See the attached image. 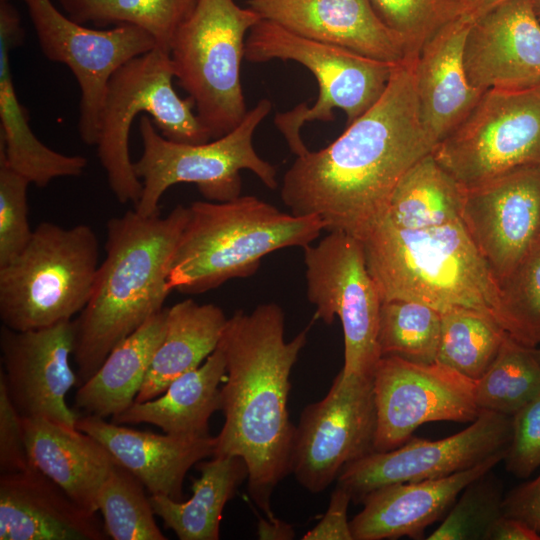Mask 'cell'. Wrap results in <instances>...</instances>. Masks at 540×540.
I'll return each instance as SVG.
<instances>
[{
    "mask_svg": "<svg viewBox=\"0 0 540 540\" xmlns=\"http://www.w3.org/2000/svg\"><path fill=\"white\" fill-rule=\"evenodd\" d=\"M415 59L395 66L380 98L337 139L296 156L280 192L292 214L359 240L385 216L401 178L436 146L419 115Z\"/></svg>",
    "mask_w": 540,
    "mask_h": 540,
    "instance_id": "1",
    "label": "cell"
},
{
    "mask_svg": "<svg viewBox=\"0 0 540 540\" xmlns=\"http://www.w3.org/2000/svg\"><path fill=\"white\" fill-rule=\"evenodd\" d=\"M307 332L286 341L282 308L263 303L228 318L218 344L226 360L220 389L225 420L213 456L245 461L250 497L267 517L273 516V490L290 473L295 431L287 407L290 374Z\"/></svg>",
    "mask_w": 540,
    "mask_h": 540,
    "instance_id": "2",
    "label": "cell"
},
{
    "mask_svg": "<svg viewBox=\"0 0 540 540\" xmlns=\"http://www.w3.org/2000/svg\"><path fill=\"white\" fill-rule=\"evenodd\" d=\"M188 218V207L177 205L165 217L129 210L107 222L105 258L88 303L73 320L77 387L120 342L165 308L168 276Z\"/></svg>",
    "mask_w": 540,
    "mask_h": 540,
    "instance_id": "3",
    "label": "cell"
},
{
    "mask_svg": "<svg viewBox=\"0 0 540 540\" xmlns=\"http://www.w3.org/2000/svg\"><path fill=\"white\" fill-rule=\"evenodd\" d=\"M360 241L382 302L411 300L440 312L471 308L499 325L498 282L461 220L407 230L384 216Z\"/></svg>",
    "mask_w": 540,
    "mask_h": 540,
    "instance_id": "4",
    "label": "cell"
},
{
    "mask_svg": "<svg viewBox=\"0 0 540 540\" xmlns=\"http://www.w3.org/2000/svg\"><path fill=\"white\" fill-rule=\"evenodd\" d=\"M188 209L167 280L170 291L186 294L247 278L266 255L288 247L304 248L325 230L319 216L285 213L255 196L195 201Z\"/></svg>",
    "mask_w": 540,
    "mask_h": 540,
    "instance_id": "5",
    "label": "cell"
},
{
    "mask_svg": "<svg viewBox=\"0 0 540 540\" xmlns=\"http://www.w3.org/2000/svg\"><path fill=\"white\" fill-rule=\"evenodd\" d=\"M98 240L86 224L41 222L26 247L0 267V319L17 331L72 320L90 298Z\"/></svg>",
    "mask_w": 540,
    "mask_h": 540,
    "instance_id": "6",
    "label": "cell"
},
{
    "mask_svg": "<svg viewBox=\"0 0 540 540\" xmlns=\"http://www.w3.org/2000/svg\"><path fill=\"white\" fill-rule=\"evenodd\" d=\"M175 78L170 54L160 48L137 56L111 76L101 108L97 155L109 187L122 204L134 206L142 194L129 154V133L140 113L147 114L167 139L190 144L208 142L191 97L181 98L173 88Z\"/></svg>",
    "mask_w": 540,
    "mask_h": 540,
    "instance_id": "7",
    "label": "cell"
},
{
    "mask_svg": "<svg viewBox=\"0 0 540 540\" xmlns=\"http://www.w3.org/2000/svg\"><path fill=\"white\" fill-rule=\"evenodd\" d=\"M271 107L270 100H259L232 131L199 144L165 138L152 119L143 114L139 122L143 152L133 163L143 189L134 210L143 216L159 214L162 195L178 183L196 185L208 201L233 200L241 194L240 171L245 169L253 172L265 186L275 189L278 186L275 167L262 159L253 146L255 130Z\"/></svg>",
    "mask_w": 540,
    "mask_h": 540,
    "instance_id": "8",
    "label": "cell"
},
{
    "mask_svg": "<svg viewBox=\"0 0 540 540\" xmlns=\"http://www.w3.org/2000/svg\"><path fill=\"white\" fill-rule=\"evenodd\" d=\"M260 20L255 10L234 0H198L172 41L175 78L212 140L237 127L248 111L240 66L246 34Z\"/></svg>",
    "mask_w": 540,
    "mask_h": 540,
    "instance_id": "9",
    "label": "cell"
},
{
    "mask_svg": "<svg viewBox=\"0 0 540 540\" xmlns=\"http://www.w3.org/2000/svg\"><path fill=\"white\" fill-rule=\"evenodd\" d=\"M244 58L253 63L295 61L317 79L319 94L312 107L302 103L275 117L276 126L296 156L308 151L300 135L305 122L331 121L333 110L340 109L349 125L380 98L397 65L304 37L263 18L246 37Z\"/></svg>",
    "mask_w": 540,
    "mask_h": 540,
    "instance_id": "10",
    "label": "cell"
},
{
    "mask_svg": "<svg viewBox=\"0 0 540 540\" xmlns=\"http://www.w3.org/2000/svg\"><path fill=\"white\" fill-rule=\"evenodd\" d=\"M432 154L463 189L520 167L540 165V84L524 90L484 91Z\"/></svg>",
    "mask_w": 540,
    "mask_h": 540,
    "instance_id": "11",
    "label": "cell"
},
{
    "mask_svg": "<svg viewBox=\"0 0 540 540\" xmlns=\"http://www.w3.org/2000/svg\"><path fill=\"white\" fill-rule=\"evenodd\" d=\"M307 298L315 318L338 317L344 335V377L371 378L381 358L378 329L381 297L365 262L362 243L343 231H329L305 246Z\"/></svg>",
    "mask_w": 540,
    "mask_h": 540,
    "instance_id": "12",
    "label": "cell"
},
{
    "mask_svg": "<svg viewBox=\"0 0 540 540\" xmlns=\"http://www.w3.org/2000/svg\"><path fill=\"white\" fill-rule=\"evenodd\" d=\"M375 432L373 377L339 372L326 396L300 415L290 472L306 490L322 492L347 464L374 452Z\"/></svg>",
    "mask_w": 540,
    "mask_h": 540,
    "instance_id": "13",
    "label": "cell"
},
{
    "mask_svg": "<svg viewBox=\"0 0 540 540\" xmlns=\"http://www.w3.org/2000/svg\"><path fill=\"white\" fill-rule=\"evenodd\" d=\"M44 56L65 64L78 82V130L87 145H96L98 123L107 84L129 60L157 47L145 30L129 25L91 29L66 17L51 0H23Z\"/></svg>",
    "mask_w": 540,
    "mask_h": 540,
    "instance_id": "14",
    "label": "cell"
},
{
    "mask_svg": "<svg viewBox=\"0 0 540 540\" xmlns=\"http://www.w3.org/2000/svg\"><path fill=\"white\" fill-rule=\"evenodd\" d=\"M474 388L475 381L437 361L418 364L381 357L373 373L374 451L401 446L429 422H473L480 413Z\"/></svg>",
    "mask_w": 540,
    "mask_h": 540,
    "instance_id": "15",
    "label": "cell"
},
{
    "mask_svg": "<svg viewBox=\"0 0 540 540\" xmlns=\"http://www.w3.org/2000/svg\"><path fill=\"white\" fill-rule=\"evenodd\" d=\"M512 417L481 410L460 432L438 440L411 437L401 446L347 464L337 485L361 503L372 491L397 483L435 479L468 469L508 449Z\"/></svg>",
    "mask_w": 540,
    "mask_h": 540,
    "instance_id": "16",
    "label": "cell"
},
{
    "mask_svg": "<svg viewBox=\"0 0 540 540\" xmlns=\"http://www.w3.org/2000/svg\"><path fill=\"white\" fill-rule=\"evenodd\" d=\"M460 217L499 283L540 238V165L465 189Z\"/></svg>",
    "mask_w": 540,
    "mask_h": 540,
    "instance_id": "17",
    "label": "cell"
},
{
    "mask_svg": "<svg viewBox=\"0 0 540 540\" xmlns=\"http://www.w3.org/2000/svg\"><path fill=\"white\" fill-rule=\"evenodd\" d=\"M74 338L73 320L26 331L1 326L0 373L23 418L42 417L76 427L81 414L66 403V394L78 383L70 365Z\"/></svg>",
    "mask_w": 540,
    "mask_h": 540,
    "instance_id": "18",
    "label": "cell"
},
{
    "mask_svg": "<svg viewBox=\"0 0 540 540\" xmlns=\"http://www.w3.org/2000/svg\"><path fill=\"white\" fill-rule=\"evenodd\" d=\"M468 80L486 91L540 84V22L532 0H503L471 21L463 50Z\"/></svg>",
    "mask_w": 540,
    "mask_h": 540,
    "instance_id": "19",
    "label": "cell"
},
{
    "mask_svg": "<svg viewBox=\"0 0 540 540\" xmlns=\"http://www.w3.org/2000/svg\"><path fill=\"white\" fill-rule=\"evenodd\" d=\"M249 7L310 39L394 64L409 58L402 39L370 0H249Z\"/></svg>",
    "mask_w": 540,
    "mask_h": 540,
    "instance_id": "20",
    "label": "cell"
},
{
    "mask_svg": "<svg viewBox=\"0 0 540 540\" xmlns=\"http://www.w3.org/2000/svg\"><path fill=\"white\" fill-rule=\"evenodd\" d=\"M507 450L448 476L381 487L369 493L350 521L354 540L421 539L461 492L504 460Z\"/></svg>",
    "mask_w": 540,
    "mask_h": 540,
    "instance_id": "21",
    "label": "cell"
},
{
    "mask_svg": "<svg viewBox=\"0 0 540 540\" xmlns=\"http://www.w3.org/2000/svg\"><path fill=\"white\" fill-rule=\"evenodd\" d=\"M96 513L34 467L0 476L1 540H104Z\"/></svg>",
    "mask_w": 540,
    "mask_h": 540,
    "instance_id": "22",
    "label": "cell"
},
{
    "mask_svg": "<svg viewBox=\"0 0 540 540\" xmlns=\"http://www.w3.org/2000/svg\"><path fill=\"white\" fill-rule=\"evenodd\" d=\"M76 428L101 443L151 495L183 501L189 469L213 456L215 437H179L135 430L93 415H80Z\"/></svg>",
    "mask_w": 540,
    "mask_h": 540,
    "instance_id": "23",
    "label": "cell"
},
{
    "mask_svg": "<svg viewBox=\"0 0 540 540\" xmlns=\"http://www.w3.org/2000/svg\"><path fill=\"white\" fill-rule=\"evenodd\" d=\"M471 20L459 16L422 45L414 61L421 122L437 145L469 114L483 91L468 80L463 50Z\"/></svg>",
    "mask_w": 540,
    "mask_h": 540,
    "instance_id": "24",
    "label": "cell"
},
{
    "mask_svg": "<svg viewBox=\"0 0 540 540\" xmlns=\"http://www.w3.org/2000/svg\"><path fill=\"white\" fill-rule=\"evenodd\" d=\"M23 29L17 10L0 4V157L30 183L43 188L59 177L83 174L88 161L81 155H65L42 143L32 131L29 116L19 101L10 66V52L20 44Z\"/></svg>",
    "mask_w": 540,
    "mask_h": 540,
    "instance_id": "25",
    "label": "cell"
},
{
    "mask_svg": "<svg viewBox=\"0 0 540 540\" xmlns=\"http://www.w3.org/2000/svg\"><path fill=\"white\" fill-rule=\"evenodd\" d=\"M22 419L30 466L52 479L85 510L96 513L99 491L118 463L115 458L76 427L42 417Z\"/></svg>",
    "mask_w": 540,
    "mask_h": 540,
    "instance_id": "26",
    "label": "cell"
},
{
    "mask_svg": "<svg viewBox=\"0 0 540 540\" xmlns=\"http://www.w3.org/2000/svg\"><path fill=\"white\" fill-rule=\"evenodd\" d=\"M226 374V360L218 346L201 366L177 377L158 397L135 401L111 418L116 424L148 423L179 437L209 435V419L220 410L219 386Z\"/></svg>",
    "mask_w": 540,
    "mask_h": 540,
    "instance_id": "27",
    "label": "cell"
},
{
    "mask_svg": "<svg viewBox=\"0 0 540 540\" xmlns=\"http://www.w3.org/2000/svg\"><path fill=\"white\" fill-rule=\"evenodd\" d=\"M166 317L165 307L108 354L98 370L77 388L75 410L106 419L122 413L135 402L164 338Z\"/></svg>",
    "mask_w": 540,
    "mask_h": 540,
    "instance_id": "28",
    "label": "cell"
},
{
    "mask_svg": "<svg viewBox=\"0 0 540 540\" xmlns=\"http://www.w3.org/2000/svg\"><path fill=\"white\" fill-rule=\"evenodd\" d=\"M227 321L219 306L191 298L167 308L164 338L135 401L158 397L177 377L199 367L218 347Z\"/></svg>",
    "mask_w": 540,
    "mask_h": 540,
    "instance_id": "29",
    "label": "cell"
},
{
    "mask_svg": "<svg viewBox=\"0 0 540 540\" xmlns=\"http://www.w3.org/2000/svg\"><path fill=\"white\" fill-rule=\"evenodd\" d=\"M200 476L192 484L187 501L151 495L150 502L165 528L180 540H217L226 503L248 477L245 461L238 456H212L196 464Z\"/></svg>",
    "mask_w": 540,
    "mask_h": 540,
    "instance_id": "30",
    "label": "cell"
},
{
    "mask_svg": "<svg viewBox=\"0 0 540 540\" xmlns=\"http://www.w3.org/2000/svg\"><path fill=\"white\" fill-rule=\"evenodd\" d=\"M464 191L431 152L401 178L385 217L396 227L407 230L456 222L461 220Z\"/></svg>",
    "mask_w": 540,
    "mask_h": 540,
    "instance_id": "31",
    "label": "cell"
},
{
    "mask_svg": "<svg viewBox=\"0 0 540 540\" xmlns=\"http://www.w3.org/2000/svg\"><path fill=\"white\" fill-rule=\"evenodd\" d=\"M70 18L98 27L129 24L148 32L157 48L170 52L172 41L198 0H59Z\"/></svg>",
    "mask_w": 540,
    "mask_h": 540,
    "instance_id": "32",
    "label": "cell"
},
{
    "mask_svg": "<svg viewBox=\"0 0 540 540\" xmlns=\"http://www.w3.org/2000/svg\"><path fill=\"white\" fill-rule=\"evenodd\" d=\"M507 333L489 315L457 307L441 312L437 362L476 381L489 368Z\"/></svg>",
    "mask_w": 540,
    "mask_h": 540,
    "instance_id": "33",
    "label": "cell"
},
{
    "mask_svg": "<svg viewBox=\"0 0 540 540\" xmlns=\"http://www.w3.org/2000/svg\"><path fill=\"white\" fill-rule=\"evenodd\" d=\"M481 410L512 417L540 395V361L529 348L506 335L487 371L475 381Z\"/></svg>",
    "mask_w": 540,
    "mask_h": 540,
    "instance_id": "34",
    "label": "cell"
},
{
    "mask_svg": "<svg viewBox=\"0 0 540 540\" xmlns=\"http://www.w3.org/2000/svg\"><path fill=\"white\" fill-rule=\"evenodd\" d=\"M441 312L426 304L394 299L381 303L378 347L380 356H395L409 362L437 361Z\"/></svg>",
    "mask_w": 540,
    "mask_h": 540,
    "instance_id": "35",
    "label": "cell"
},
{
    "mask_svg": "<svg viewBox=\"0 0 540 540\" xmlns=\"http://www.w3.org/2000/svg\"><path fill=\"white\" fill-rule=\"evenodd\" d=\"M144 485L119 463L104 481L97 498L104 528L114 540H166L155 521Z\"/></svg>",
    "mask_w": 540,
    "mask_h": 540,
    "instance_id": "36",
    "label": "cell"
},
{
    "mask_svg": "<svg viewBox=\"0 0 540 540\" xmlns=\"http://www.w3.org/2000/svg\"><path fill=\"white\" fill-rule=\"evenodd\" d=\"M500 327L529 347L540 344V238L499 283Z\"/></svg>",
    "mask_w": 540,
    "mask_h": 540,
    "instance_id": "37",
    "label": "cell"
},
{
    "mask_svg": "<svg viewBox=\"0 0 540 540\" xmlns=\"http://www.w3.org/2000/svg\"><path fill=\"white\" fill-rule=\"evenodd\" d=\"M381 20L404 42L408 57L440 28L460 16L458 0H370Z\"/></svg>",
    "mask_w": 540,
    "mask_h": 540,
    "instance_id": "38",
    "label": "cell"
},
{
    "mask_svg": "<svg viewBox=\"0 0 540 540\" xmlns=\"http://www.w3.org/2000/svg\"><path fill=\"white\" fill-rule=\"evenodd\" d=\"M487 474L461 492L444 521L427 539H484L490 525L503 515V496L495 482L486 478Z\"/></svg>",
    "mask_w": 540,
    "mask_h": 540,
    "instance_id": "39",
    "label": "cell"
},
{
    "mask_svg": "<svg viewBox=\"0 0 540 540\" xmlns=\"http://www.w3.org/2000/svg\"><path fill=\"white\" fill-rule=\"evenodd\" d=\"M29 184L0 157V267L15 258L33 235L28 220Z\"/></svg>",
    "mask_w": 540,
    "mask_h": 540,
    "instance_id": "40",
    "label": "cell"
},
{
    "mask_svg": "<svg viewBox=\"0 0 540 540\" xmlns=\"http://www.w3.org/2000/svg\"><path fill=\"white\" fill-rule=\"evenodd\" d=\"M504 460L507 470L518 478H527L540 467V395L512 416Z\"/></svg>",
    "mask_w": 540,
    "mask_h": 540,
    "instance_id": "41",
    "label": "cell"
},
{
    "mask_svg": "<svg viewBox=\"0 0 540 540\" xmlns=\"http://www.w3.org/2000/svg\"><path fill=\"white\" fill-rule=\"evenodd\" d=\"M29 467L23 419L8 395L0 373V472L15 473Z\"/></svg>",
    "mask_w": 540,
    "mask_h": 540,
    "instance_id": "42",
    "label": "cell"
},
{
    "mask_svg": "<svg viewBox=\"0 0 540 540\" xmlns=\"http://www.w3.org/2000/svg\"><path fill=\"white\" fill-rule=\"evenodd\" d=\"M351 495L337 485L332 492L329 506L319 523L308 531L303 540H354L347 511Z\"/></svg>",
    "mask_w": 540,
    "mask_h": 540,
    "instance_id": "43",
    "label": "cell"
},
{
    "mask_svg": "<svg viewBox=\"0 0 540 540\" xmlns=\"http://www.w3.org/2000/svg\"><path fill=\"white\" fill-rule=\"evenodd\" d=\"M502 511L540 533V473L509 491L503 497Z\"/></svg>",
    "mask_w": 540,
    "mask_h": 540,
    "instance_id": "44",
    "label": "cell"
},
{
    "mask_svg": "<svg viewBox=\"0 0 540 540\" xmlns=\"http://www.w3.org/2000/svg\"><path fill=\"white\" fill-rule=\"evenodd\" d=\"M484 539L487 540H540V533L526 523L501 515L487 529Z\"/></svg>",
    "mask_w": 540,
    "mask_h": 540,
    "instance_id": "45",
    "label": "cell"
},
{
    "mask_svg": "<svg viewBox=\"0 0 540 540\" xmlns=\"http://www.w3.org/2000/svg\"><path fill=\"white\" fill-rule=\"evenodd\" d=\"M258 536L260 539H292L295 536L291 525L274 516L261 518L258 523Z\"/></svg>",
    "mask_w": 540,
    "mask_h": 540,
    "instance_id": "46",
    "label": "cell"
},
{
    "mask_svg": "<svg viewBox=\"0 0 540 540\" xmlns=\"http://www.w3.org/2000/svg\"><path fill=\"white\" fill-rule=\"evenodd\" d=\"M460 6V16H465L471 21L483 14L485 11L503 0H458Z\"/></svg>",
    "mask_w": 540,
    "mask_h": 540,
    "instance_id": "47",
    "label": "cell"
},
{
    "mask_svg": "<svg viewBox=\"0 0 540 540\" xmlns=\"http://www.w3.org/2000/svg\"><path fill=\"white\" fill-rule=\"evenodd\" d=\"M532 4L535 15L540 22V0H532Z\"/></svg>",
    "mask_w": 540,
    "mask_h": 540,
    "instance_id": "48",
    "label": "cell"
},
{
    "mask_svg": "<svg viewBox=\"0 0 540 540\" xmlns=\"http://www.w3.org/2000/svg\"><path fill=\"white\" fill-rule=\"evenodd\" d=\"M533 353L536 356V358L540 361V349L533 348Z\"/></svg>",
    "mask_w": 540,
    "mask_h": 540,
    "instance_id": "49",
    "label": "cell"
},
{
    "mask_svg": "<svg viewBox=\"0 0 540 540\" xmlns=\"http://www.w3.org/2000/svg\"><path fill=\"white\" fill-rule=\"evenodd\" d=\"M8 1V0H1V2Z\"/></svg>",
    "mask_w": 540,
    "mask_h": 540,
    "instance_id": "50",
    "label": "cell"
}]
</instances>
